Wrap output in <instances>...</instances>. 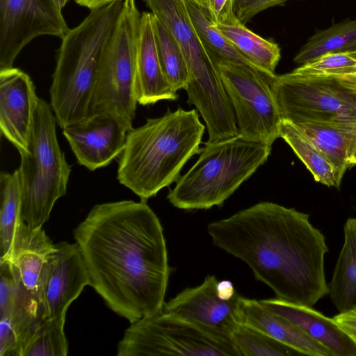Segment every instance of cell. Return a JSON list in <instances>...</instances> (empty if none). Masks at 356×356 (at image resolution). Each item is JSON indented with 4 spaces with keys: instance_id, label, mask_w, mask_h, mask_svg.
I'll use <instances>...</instances> for the list:
<instances>
[{
    "instance_id": "1",
    "label": "cell",
    "mask_w": 356,
    "mask_h": 356,
    "mask_svg": "<svg viewBox=\"0 0 356 356\" xmlns=\"http://www.w3.org/2000/svg\"><path fill=\"white\" fill-rule=\"evenodd\" d=\"M91 286L133 323L163 312L170 274L163 229L145 201L95 205L74 230Z\"/></svg>"
},
{
    "instance_id": "2",
    "label": "cell",
    "mask_w": 356,
    "mask_h": 356,
    "mask_svg": "<svg viewBox=\"0 0 356 356\" xmlns=\"http://www.w3.org/2000/svg\"><path fill=\"white\" fill-rule=\"evenodd\" d=\"M213 244L245 262L276 298L312 307L328 294L323 234L309 215L261 202L209 223Z\"/></svg>"
},
{
    "instance_id": "3",
    "label": "cell",
    "mask_w": 356,
    "mask_h": 356,
    "mask_svg": "<svg viewBox=\"0 0 356 356\" xmlns=\"http://www.w3.org/2000/svg\"><path fill=\"white\" fill-rule=\"evenodd\" d=\"M204 129L196 108H181L132 127L119 156L118 181L147 202L179 179L186 162L199 154Z\"/></svg>"
},
{
    "instance_id": "4",
    "label": "cell",
    "mask_w": 356,
    "mask_h": 356,
    "mask_svg": "<svg viewBox=\"0 0 356 356\" xmlns=\"http://www.w3.org/2000/svg\"><path fill=\"white\" fill-rule=\"evenodd\" d=\"M123 6L115 1L90 11L62 38L50 88V106L63 129L90 115L103 54Z\"/></svg>"
},
{
    "instance_id": "5",
    "label": "cell",
    "mask_w": 356,
    "mask_h": 356,
    "mask_svg": "<svg viewBox=\"0 0 356 356\" xmlns=\"http://www.w3.org/2000/svg\"><path fill=\"white\" fill-rule=\"evenodd\" d=\"M194 165L176 181L167 199L184 210L220 207L263 164L270 154L266 144L240 135L204 143Z\"/></svg>"
},
{
    "instance_id": "6",
    "label": "cell",
    "mask_w": 356,
    "mask_h": 356,
    "mask_svg": "<svg viewBox=\"0 0 356 356\" xmlns=\"http://www.w3.org/2000/svg\"><path fill=\"white\" fill-rule=\"evenodd\" d=\"M56 120L46 101L38 97L33 112L28 150L20 153L18 169L23 220L31 228L42 227L56 202L64 196L71 165L60 148Z\"/></svg>"
},
{
    "instance_id": "7",
    "label": "cell",
    "mask_w": 356,
    "mask_h": 356,
    "mask_svg": "<svg viewBox=\"0 0 356 356\" xmlns=\"http://www.w3.org/2000/svg\"><path fill=\"white\" fill-rule=\"evenodd\" d=\"M140 16L135 0H123L103 54L89 115L108 114L132 125L138 104L136 56Z\"/></svg>"
},
{
    "instance_id": "8",
    "label": "cell",
    "mask_w": 356,
    "mask_h": 356,
    "mask_svg": "<svg viewBox=\"0 0 356 356\" xmlns=\"http://www.w3.org/2000/svg\"><path fill=\"white\" fill-rule=\"evenodd\" d=\"M270 86L282 119L356 127V74L309 76L291 72L276 75Z\"/></svg>"
},
{
    "instance_id": "9",
    "label": "cell",
    "mask_w": 356,
    "mask_h": 356,
    "mask_svg": "<svg viewBox=\"0 0 356 356\" xmlns=\"http://www.w3.org/2000/svg\"><path fill=\"white\" fill-rule=\"evenodd\" d=\"M152 13L172 33L185 56L189 80L187 103L205 122L221 120L232 106L190 18L185 0H145Z\"/></svg>"
},
{
    "instance_id": "10",
    "label": "cell",
    "mask_w": 356,
    "mask_h": 356,
    "mask_svg": "<svg viewBox=\"0 0 356 356\" xmlns=\"http://www.w3.org/2000/svg\"><path fill=\"white\" fill-rule=\"evenodd\" d=\"M117 355L238 356L230 341L164 311L131 323L118 344Z\"/></svg>"
},
{
    "instance_id": "11",
    "label": "cell",
    "mask_w": 356,
    "mask_h": 356,
    "mask_svg": "<svg viewBox=\"0 0 356 356\" xmlns=\"http://www.w3.org/2000/svg\"><path fill=\"white\" fill-rule=\"evenodd\" d=\"M54 245L42 227L33 229L22 221L8 255L0 259L9 265L15 283V316L29 333H33L44 319L50 257Z\"/></svg>"
},
{
    "instance_id": "12",
    "label": "cell",
    "mask_w": 356,
    "mask_h": 356,
    "mask_svg": "<svg viewBox=\"0 0 356 356\" xmlns=\"http://www.w3.org/2000/svg\"><path fill=\"white\" fill-rule=\"evenodd\" d=\"M213 67L234 109L239 135L272 147L280 137L282 118L270 81L239 64L219 61Z\"/></svg>"
},
{
    "instance_id": "13",
    "label": "cell",
    "mask_w": 356,
    "mask_h": 356,
    "mask_svg": "<svg viewBox=\"0 0 356 356\" xmlns=\"http://www.w3.org/2000/svg\"><path fill=\"white\" fill-rule=\"evenodd\" d=\"M69 30L55 0H0V70L37 37L62 39Z\"/></svg>"
},
{
    "instance_id": "14",
    "label": "cell",
    "mask_w": 356,
    "mask_h": 356,
    "mask_svg": "<svg viewBox=\"0 0 356 356\" xmlns=\"http://www.w3.org/2000/svg\"><path fill=\"white\" fill-rule=\"evenodd\" d=\"M215 275H208L199 286L186 288L165 302L163 310L196 325L205 332L230 341L233 331L241 323L239 312L242 296L222 297Z\"/></svg>"
},
{
    "instance_id": "15",
    "label": "cell",
    "mask_w": 356,
    "mask_h": 356,
    "mask_svg": "<svg viewBox=\"0 0 356 356\" xmlns=\"http://www.w3.org/2000/svg\"><path fill=\"white\" fill-rule=\"evenodd\" d=\"M131 128L115 116L93 114L65 127L63 133L79 163L93 171L120 156Z\"/></svg>"
},
{
    "instance_id": "16",
    "label": "cell",
    "mask_w": 356,
    "mask_h": 356,
    "mask_svg": "<svg viewBox=\"0 0 356 356\" xmlns=\"http://www.w3.org/2000/svg\"><path fill=\"white\" fill-rule=\"evenodd\" d=\"M38 97L26 72L16 67L0 70V129L19 153L28 150Z\"/></svg>"
},
{
    "instance_id": "17",
    "label": "cell",
    "mask_w": 356,
    "mask_h": 356,
    "mask_svg": "<svg viewBox=\"0 0 356 356\" xmlns=\"http://www.w3.org/2000/svg\"><path fill=\"white\" fill-rule=\"evenodd\" d=\"M90 284L88 271L79 245L66 241L55 244L50 257L44 319L66 314L71 303Z\"/></svg>"
},
{
    "instance_id": "18",
    "label": "cell",
    "mask_w": 356,
    "mask_h": 356,
    "mask_svg": "<svg viewBox=\"0 0 356 356\" xmlns=\"http://www.w3.org/2000/svg\"><path fill=\"white\" fill-rule=\"evenodd\" d=\"M270 312L296 325L333 356H356V346L334 323L312 307L292 303L278 298L260 300Z\"/></svg>"
},
{
    "instance_id": "19",
    "label": "cell",
    "mask_w": 356,
    "mask_h": 356,
    "mask_svg": "<svg viewBox=\"0 0 356 356\" xmlns=\"http://www.w3.org/2000/svg\"><path fill=\"white\" fill-rule=\"evenodd\" d=\"M152 13H141L136 56V95L143 106L161 100H177V92L168 83L161 65Z\"/></svg>"
},
{
    "instance_id": "20",
    "label": "cell",
    "mask_w": 356,
    "mask_h": 356,
    "mask_svg": "<svg viewBox=\"0 0 356 356\" xmlns=\"http://www.w3.org/2000/svg\"><path fill=\"white\" fill-rule=\"evenodd\" d=\"M239 312L241 323L268 335L301 355L333 356L291 322L266 309L259 300L242 296Z\"/></svg>"
},
{
    "instance_id": "21",
    "label": "cell",
    "mask_w": 356,
    "mask_h": 356,
    "mask_svg": "<svg viewBox=\"0 0 356 356\" xmlns=\"http://www.w3.org/2000/svg\"><path fill=\"white\" fill-rule=\"evenodd\" d=\"M332 165L338 188L350 166L356 127L310 121L296 124Z\"/></svg>"
},
{
    "instance_id": "22",
    "label": "cell",
    "mask_w": 356,
    "mask_h": 356,
    "mask_svg": "<svg viewBox=\"0 0 356 356\" xmlns=\"http://www.w3.org/2000/svg\"><path fill=\"white\" fill-rule=\"evenodd\" d=\"M343 235L327 294L339 313L356 308V218L346 220Z\"/></svg>"
},
{
    "instance_id": "23",
    "label": "cell",
    "mask_w": 356,
    "mask_h": 356,
    "mask_svg": "<svg viewBox=\"0 0 356 356\" xmlns=\"http://www.w3.org/2000/svg\"><path fill=\"white\" fill-rule=\"evenodd\" d=\"M215 26L270 82L272 81L276 76L275 68L281 58L277 44L260 37L238 20Z\"/></svg>"
},
{
    "instance_id": "24",
    "label": "cell",
    "mask_w": 356,
    "mask_h": 356,
    "mask_svg": "<svg viewBox=\"0 0 356 356\" xmlns=\"http://www.w3.org/2000/svg\"><path fill=\"white\" fill-rule=\"evenodd\" d=\"M185 2L197 36L213 65L219 61L239 64L260 72L268 79L256 66L238 51L201 8L192 0H185Z\"/></svg>"
},
{
    "instance_id": "25",
    "label": "cell",
    "mask_w": 356,
    "mask_h": 356,
    "mask_svg": "<svg viewBox=\"0 0 356 356\" xmlns=\"http://www.w3.org/2000/svg\"><path fill=\"white\" fill-rule=\"evenodd\" d=\"M0 259L9 254L22 218V190L18 169L0 175Z\"/></svg>"
},
{
    "instance_id": "26",
    "label": "cell",
    "mask_w": 356,
    "mask_h": 356,
    "mask_svg": "<svg viewBox=\"0 0 356 356\" xmlns=\"http://www.w3.org/2000/svg\"><path fill=\"white\" fill-rule=\"evenodd\" d=\"M353 49H356V19L316 32L300 49L293 60L301 65L328 53Z\"/></svg>"
},
{
    "instance_id": "27",
    "label": "cell",
    "mask_w": 356,
    "mask_h": 356,
    "mask_svg": "<svg viewBox=\"0 0 356 356\" xmlns=\"http://www.w3.org/2000/svg\"><path fill=\"white\" fill-rule=\"evenodd\" d=\"M280 137L291 147L316 181L338 188L332 165L296 124L282 119Z\"/></svg>"
},
{
    "instance_id": "28",
    "label": "cell",
    "mask_w": 356,
    "mask_h": 356,
    "mask_svg": "<svg viewBox=\"0 0 356 356\" xmlns=\"http://www.w3.org/2000/svg\"><path fill=\"white\" fill-rule=\"evenodd\" d=\"M152 24L159 60L166 79L175 91L185 90L189 75L183 51L172 33L154 15Z\"/></svg>"
},
{
    "instance_id": "29",
    "label": "cell",
    "mask_w": 356,
    "mask_h": 356,
    "mask_svg": "<svg viewBox=\"0 0 356 356\" xmlns=\"http://www.w3.org/2000/svg\"><path fill=\"white\" fill-rule=\"evenodd\" d=\"M66 314L44 318L26 342L21 356H66L68 343L64 333Z\"/></svg>"
},
{
    "instance_id": "30",
    "label": "cell",
    "mask_w": 356,
    "mask_h": 356,
    "mask_svg": "<svg viewBox=\"0 0 356 356\" xmlns=\"http://www.w3.org/2000/svg\"><path fill=\"white\" fill-rule=\"evenodd\" d=\"M238 356H293L301 355L268 335L240 323L230 337Z\"/></svg>"
},
{
    "instance_id": "31",
    "label": "cell",
    "mask_w": 356,
    "mask_h": 356,
    "mask_svg": "<svg viewBox=\"0 0 356 356\" xmlns=\"http://www.w3.org/2000/svg\"><path fill=\"white\" fill-rule=\"evenodd\" d=\"M292 72L309 76L356 74V49L322 55Z\"/></svg>"
},
{
    "instance_id": "32",
    "label": "cell",
    "mask_w": 356,
    "mask_h": 356,
    "mask_svg": "<svg viewBox=\"0 0 356 356\" xmlns=\"http://www.w3.org/2000/svg\"><path fill=\"white\" fill-rule=\"evenodd\" d=\"M209 17L214 25L237 20L233 0H192Z\"/></svg>"
},
{
    "instance_id": "33",
    "label": "cell",
    "mask_w": 356,
    "mask_h": 356,
    "mask_svg": "<svg viewBox=\"0 0 356 356\" xmlns=\"http://www.w3.org/2000/svg\"><path fill=\"white\" fill-rule=\"evenodd\" d=\"M288 0H233L234 11L237 20L245 24L259 13Z\"/></svg>"
},
{
    "instance_id": "34",
    "label": "cell",
    "mask_w": 356,
    "mask_h": 356,
    "mask_svg": "<svg viewBox=\"0 0 356 356\" xmlns=\"http://www.w3.org/2000/svg\"><path fill=\"white\" fill-rule=\"evenodd\" d=\"M332 318L356 346V308L339 313Z\"/></svg>"
},
{
    "instance_id": "35",
    "label": "cell",
    "mask_w": 356,
    "mask_h": 356,
    "mask_svg": "<svg viewBox=\"0 0 356 356\" xmlns=\"http://www.w3.org/2000/svg\"><path fill=\"white\" fill-rule=\"evenodd\" d=\"M79 5L86 7L90 10L105 6L113 1L120 0H74Z\"/></svg>"
},
{
    "instance_id": "36",
    "label": "cell",
    "mask_w": 356,
    "mask_h": 356,
    "mask_svg": "<svg viewBox=\"0 0 356 356\" xmlns=\"http://www.w3.org/2000/svg\"><path fill=\"white\" fill-rule=\"evenodd\" d=\"M349 164L350 165H356V136L353 145L350 156L349 158Z\"/></svg>"
},
{
    "instance_id": "37",
    "label": "cell",
    "mask_w": 356,
    "mask_h": 356,
    "mask_svg": "<svg viewBox=\"0 0 356 356\" xmlns=\"http://www.w3.org/2000/svg\"><path fill=\"white\" fill-rule=\"evenodd\" d=\"M58 7L62 10L69 0H55Z\"/></svg>"
}]
</instances>
